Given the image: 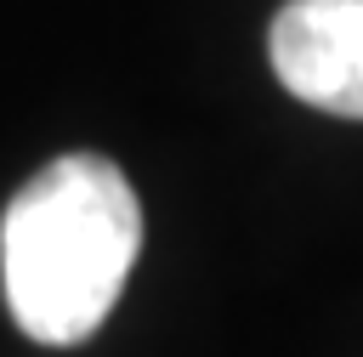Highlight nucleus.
<instances>
[{
	"label": "nucleus",
	"mask_w": 363,
	"mask_h": 357,
	"mask_svg": "<svg viewBox=\"0 0 363 357\" xmlns=\"http://www.w3.org/2000/svg\"><path fill=\"white\" fill-rule=\"evenodd\" d=\"M267 51L289 96L363 119V0H289L272 17Z\"/></svg>",
	"instance_id": "2"
},
{
	"label": "nucleus",
	"mask_w": 363,
	"mask_h": 357,
	"mask_svg": "<svg viewBox=\"0 0 363 357\" xmlns=\"http://www.w3.org/2000/svg\"><path fill=\"white\" fill-rule=\"evenodd\" d=\"M142 244V204L102 153H62L17 187L0 221V278L17 329L79 346L113 312Z\"/></svg>",
	"instance_id": "1"
}]
</instances>
